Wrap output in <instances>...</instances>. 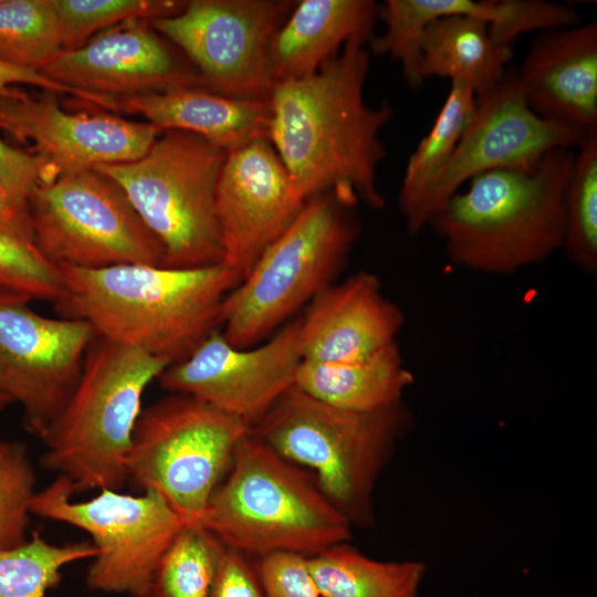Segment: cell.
<instances>
[{"mask_svg": "<svg viewBox=\"0 0 597 597\" xmlns=\"http://www.w3.org/2000/svg\"><path fill=\"white\" fill-rule=\"evenodd\" d=\"M369 65L367 43L352 40L315 73L271 90L268 138L304 201L332 191L355 205L385 206L377 186L387 156L380 130L394 108L365 102Z\"/></svg>", "mask_w": 597, "mask_h": 597, "instance_id": "6da1fadb", "label": "cell"}, {"mask_svg": "<svg viewBox=\"0 0 597 597\" xmlns=\"http://www.w3.org/2000/svg\"><path fill=\"white\" fill-rule=\"evenodd\" d=\"M35 472L27 447L0 438V549L27 542Z\"/></svg>", "mask_w": 597, "mask_h": 597, "instance_id": "836d02e7", "label": "cell"}, {"mask_svg": "<svg viewBox=\"0 0 597 597\" xmlns=\"http://www.w3.org/2000/svg\"><path fill=\"white\" fill-rule=\"evenodd\" d=\"M377 12L371 0L295 1L271 43L273 85L315 73L352 40L368 43Z\"/></svg>", "mask_w": 597, "mask_h": 597, "instance_id": "7402d4cb", "label": "cell"}, {"mask_svg": "<svg viewBox=\"0 0 597 597\" xmlns=\"http://www.w3.org/2000/svg\"><path fill=\"white\" fill-rule=\"evenodd\" d=\"M255 565L266 597H323L305 556L274 553L255 559Z\"/></svg>", "mask_w": 597, "mask_h": 597, "instance_id": "e575fe53", "label": "cell"}, {"mask_svg": "<svg viewBox=\"0 0 597 597\" xmlns=\"http://www.w3.org/2000/svg\"><path fill=\"white\" fill-rule=\"evenodd\" d=\"M565 232L562 249L587 274L597 271V129L574 155L564 192Z\"/></svg>", "mask_w": 597, "mask_h": 597, "instance_id": "f1b7e54d", "label": "cell"}, {"mask_svg": "<svg viewBox=\"0 0 597 597\" xmlns=\"http://www.w3.org/2000/svg\"><path fill=\"white\" fill-rule=\"evenodd\" d=\"M59 268L63 291L55 304L61 317L84 321L96 336L169 364L188 357L220 329L222 303L241 282L224 263Z\"/></svg>", "mask_w": 597, "mask_h": 597, "instance_id": "7a4b0ae2", "label": "cell"}, {"mask_svg": "<svg viewBox=\"0 0 597 597\" xmlns=\"http://www.w3.org/2000/svg\"><path fill=\"white\" fill-rule=\"evenodd\" d=\"M114 107L161 130L199 135L227 153L268 138L271 116L269 100L234 98L198 87L114 98Z\"/></svg>", "mask_w": 597, "mask_h": 597, "instance_id": "44dd1931", "label": "cell"}, {"mask_svg": "<svg viewBox=\"0 0 597 597\" xmlns=\"http://www.w3.org/2000/svg\"><path fill=\"white\" fill-rule=\"evenodd\" d=\"M0 291L30 300L57 301L63 291L59 266L50 262L34 241L0 224Z\"/></svg>", "mask_w": 597, "mask_h": 597, "instance_id": "d6a6232c", "label": "cell"}, {"mask_svg": "<svg viewBox=\"0 0 597 597\" xmlns=\"http://www.w3.org/2000/svg\"><path fill=\"white\" fill-rule=\"evenodd\" d=\"M588 133L535 114L525 101L517 70L506 69L494 87L475 96L471 122L425 200L422 229L472 177L494 169L532 171L547 153L578 148Z\"/></svg>", "mask_w": 597, "mask_h": 597, "instance_id": "9a60e30c", "label": "cell"}, {"mask_svg": "<svg viewBox=\"0 0 597 597\" xmlns=\"http://www.w3.org/2000/svg\"><path fill=\"white\" fill-rule=\"evenodd\" d=\"M304 203L269 138L228 153L216 190L222 263L242 281Z\"/></svg>", "mask_w": 597, "mask_h": 597, "instance_id": "ac0fdd59", "label": "cell"}, {"mask_svg": "<svg viewBox=\"0 0 597 597\" xmlns=\"http://www.w3.org/2000/svg\"><path fill=\"white\" fill-rule=\"evenodd\" d=\"M517 76L525 101L541 117L586 132L597 129V23L542 31Z\"/></svg>", "mask_w": 597, "mask_h": 597, "instance_id": "ffe728a7", "label": "cell"}, {"mask_svg": "<svg viewBox=\"0 0 597 597\" xmlns=\"http://www.w3.org/2000/svg\"><path fill=\"white\" fill-rule=\"evenodd\" d=\"M15 84L36 86L42 91L55 94H70L81 102L105 109L111 104V100L106 96L81 93L48 78L39 71L19 67L0 61V97L11 95L15 90Z\"/></svg>", "mask_w": 597, "mask_h": 597, "instance_id": "74e56055", "label": "cell"}, {"mask_svg": "<svg viewBox=\"0 0 597 597\" xmlns=\"http://www.w3.org/2000/svg\"><path fill=\"white\" fill-rule=\"evenodd\" d=\"M0 177L21 202L29 205L34 188L56 174L42 156L12 147L0 138Z\"/></svg>", "mask_w": 597, "mask_h": 597, "instance_id": "d590c367", "label": "cell"}, {"mask_svg": "<svg viewBox=\"0 0 597 597\" xmlns=\"http://www.w3.org/2000/svg\"><path fill=\"white\" fill-rule=\"evenodd\" d=\"M240 419L201 400L170 394L142 410L126 462L127 482L155 491L185 523L199 522L239 442Z\"/></svg>", "mask_w": 597, "mask_h": 597, "instance_id": "9c48e42d", "label": "cell"}, {"mask_svg": "<svg viewBox=\"0 0 597 597\" xmlns=\"http://www.w3.org/2000/svg\"><path fill=\"white\" fill-rule=\"evenodd\" d=\"M412 423L404 401L353 411L320 401L293 386L251 431L311 472L353 527L368 528L375 522L377 482Z\"/></svg>", "mask_w": 597, "mask_h": 597, "instance_id": "5b68a950", "label": "cell"}, {"mask_svg": "<svg viewBox=\"0 0 597 597\" xmlns=\"http://www.w3.org/2000/svg\"><path fill=\"white\" fill-rule=\"evenodd\" d=\"M303 360L301 316L249 348L229 344L220 329L159 376L169 394H182L231 415L251 430L295 385Z\"/></svg>", "mask_w": 597, "mask_h": 597, "instance_id": "5bb4252c", "label": "cell"}, {"mask_svg": "<svg viewBox=\"0 0 597 597\" xmlns=\"http://www.w3.org/2000/svg\"><path fill=\"white\" fill-rule=\"evenodd\" d=\"M355 206L332 191L305 201L226 296L220 331L229 344L249 348L264 342L335 283L359 235Z\"/></svg>", "mask_w": 597, "mask_h": 597, "instance_id": "52a82bcc", "label": "cell"}, {"mask_svg": "<svg viewBox=\"0 0 597 597\" xmlns=\"http://www.w3.org/2000/svg\"><path fill=\"white\" fill-rule=\"evenodd\" d=\"M570 149L547 153L532 171L494 169L472 177L430 218L450 260L493 275L513 274L562 249Z\"/></svg>", "mask_w": 597, "mask_h": 597, "instance_id": "3957f363", "label": "cell"}, {"mask_svg": "<svg viewBox=\"0 0 597 597\" xmlns=\"http://www.w3.org/2000/svg\"><path fill=\"white\" fill-rule=\"evenodd\" d=\"M474 109L473 90L463 82L451 81L432 127L407 161L398 202L409 235L422 230L420 213L425 200L454 154Z\"/></svg>", "mask_w": 597, "mask_h": 597, "instance_id": "4316f807", "label": "cell"}, {"mask_svg": "<svg viewBox=\"0 0 597 597\" xmlns=\"http://www.w3.org/2000/svg\"><path fill=\"white\" fill-rule=\"evenodd\" d=\"M323 597H420L427 565L420 559L380 561L349 542L307 557Z\"/></svg>", "mask_w": 597, "mask_h": 597, "instance_id": "484cf974", "label": "cell"}, {"mask_svg": "<svg viewBox=\"0 0 597 597\" xmlns=\"http://www.w3.org/2000/svg\"><path fill=\"white\" fill-rule=\"evenodd\" d=\"M63 475L35 492L31 513L86 532L97 555L87 570L90 588L142 597L161 555L185 523L155 491L139 495L102 489L85 501Z\"/></svg>", "mask_w": 597, "mask_h": 597, "instance_id": "8fae6325", "label": "cell"}, {"mask_svg": "<svg viewBox=\"0 0 597 597\" xmlns=\"http://www.w3.org/2000/svg\"><path fill=\"white\" fill-rule=\"evenodd\" d=\"M212 597H266L255 561L226 547Z\"/></svg>", "mask_w": 597, "mask_h": 597, "instance_id": "8d00e7d4", "label": "cell"}, {"mask_svg": "<svg viewBox=\"0 0 597 597\" xmlns=\"http://www.w3.org/2000/svg\"><path fill=\"white\" fill-rule=\"evenodd\" d=\"M96 555L90 542L56 545L33 532L23 544L0 549V597H45L60 584L63 567Z\"/></svg>", "mask_w": 597, "mask_h": 597, "instance_id": "4dcf8cb0", "label": "cell"}, {"mask_svg": "<svg viewBox=\"0 0 597 597\" xmlns=\"http://www.w3.org/2000/svg\"><path fill=\"white\" fill-rule=\"evenodd\" d=\"M62 32L64 50L74 49L97 34L133 20L154 21L178 14L181 0H51Z\"/></svg>", "mask_w": 597, "mask_h": 597, "instance_id": "1f68e13d", "label": "cell"}, {"mask_svg": "<svg viewBox=\"0 0 597 597\" xmlns=\"http://www.w3.org/2000/svg\"><path fill=\"white\" fill-rule=\"evenodd\" d=\"M31 300L0 291V388L43 438L71 397L95 333L84 321L48 317Z\"/></svg>", "mask_w": 597, "mask_h": 597, "instance_id": "4fadbf2b", "label": "cell"}, {"mask_svg": "<svg viewBox=\"0 0 597 597\" xmlns=\"http://www.w3.org/2000/svg\"><path fill=\"white\" fill-rule=\"evenodd\" d=\"M29 212L35 245L56 266L163 265L159 240L122 188L96 169L40 182Z\"/></svg>", "mask_w": 597, "mask_h": 597, "instance_id": "30bf717a", "label": "cell"}, {"mask_svg": "<svg viewBox=\"0 0 597 597\" xmlns=\"http://www.w3.org/2000/svg\"><path fill=\"white\" fill-rule=\"evenodd\" d=\"M224 475L199 523L226 547L254 559L274 553L311 557L350 541L353 525L312 473L252 431L237 446Z\"/></svg>", "mask_w": 597, "mask_h": 597, "instance_id": "277c9868", "label": "cell"}, {"mask_svg": "<svg viewBox=\"0 0 597 597\" xmlns=\"http://www.w3.org/2000/svg\"><path fill=\"white\" fill-rule=\"evenodd\" d=\"M63 50L51 0H0V61L40 72Z\"/></svg>", "mask_w": 597, "mask_h": 597, "instance_id": "f546056e", "label": "cell"}, {"mask_svg": "<svg viewBox=\"0 0 597 597\" xmlns=\"http://www.w3.org/2000/svg\"><path fill=\"white\" fill-rule=\"evenodd\" d=\"M43 92L29 95L15 87L0 97V129L19 142L30 140L56 176L135 160L161 133L149 122L67 112L55 93Z\"/></svg>", "mask_w": 597, "mask_h": 597, "instance_id": "e0dca14e", "label": "cell"}, {"mask_svg": "<svg viewBox=\"0 0 597 597\" xmlns=\"http://www.w3.org/2000/svg\"><path fill=\"white\" fill-rule=\"evenodd\" d=\"M11 402L9 396L0 388V412Z\"/></svg>", "mask_w": 597, "mask_h": 597, "instance_id": "ab89813d", "label": "cell"}, {"mask_svg": "<svg viewBox=\"0 0 597 597\" xmlns=\"http://www.w3.org/2000/svg\"><path fill=\"white\" fill-rule=\"evenodd\" d=\"M228 153L193 133L161 130L139 158L101 165L159 240L165 268L223 262L216 190Z\"/></svg>", "mask_w": 597, "mask_h": 597, "instance_id": "ba28073f", "label": "cell"}, {"mask_svg": "<svg viewBox=\"0 0 597 597\" xmlns=\"http://www.w3.org/2000/svg\"><path fill=\"white\" fill-rule=\"evenodd\" d=\"M0 224L33 240L29 205L21 202L0 177Z\"/></svg>", "mask_w": 597, "mask_h": 597, "instance_id": "f35d334b", "label": "cell"}, {"mask_svg": "<svg viewBox=\"0 0 597 597\" xmlns=\"http://www.w3.org/2000/svg\"><path fill=\"white\" fill-rule=\"evenodd\" d=\"M294 4L292 0H190L178 14L149 23L191 63L205 90L269 100L271 43Z\"/></svg>", "mask_w": 597, "mask_h": 597, "instance_id": "7c38bea8", "label": "cell"}, {"mask_svg": "<svg viewBox=\"0 0 597 597\" xmlns=\"http://www.w3.org/2000/svg\"><path fill=\"white\" fill-rule=\"evenodd\" d=\"M224 552L226 546L199 522L185 524L142 597H212Z\"/></svg>", "mask_w": 597, "mask_h": 597, "instance_id": "83f0119b", "label": "cell"}, {"mask_svg": "<svg viewBox=\"0 0 597 597\" xmlns=\"http://www.w3.org/2000/svg\"><path fill=\"white\" fill-rule=\"evenodd\" d=\"M413 376L406 367L397 342L355 362L303 359L295 387L331 406L371 411L402 401Z\"/></svg>", "mask_w": 597, "mask_h": 597, "instance_id": "603a6c76", "label": "cell"}, {"mask_svg": "<svg viewBox=\"0 0 597 597\" xmlns=\"http://www.w3.org/2000/svg\"><path fill=\"white\" fill-rule=\"evenodd\" d=\"M513 56L512 46L495 43L488 23L471 15L438 18L423 29L420 39V75L460 81L475 96L494 87Z\"/></svg>", "mask_w": 597, "mask_h": 597, "instance_id": "d4e9b609", "label": "cell"}, {"mask_svg": "<svg viewBox=\"0 0 597 597\" xmlns=\"http://www.w3.org/2000/svg\"><path fill=\"white\" fill-rule=\"evenodd\" d=\"M390 14L398 31L411 41H419L426 25L438 18L471 15L488 23L495 43L507 46L528 31L579 24L572 6L542 0H392Z\"/></svg>", "mask_w": 597, "mask_h": 597, "instance_id": "cb8c5ba5", "label": "cell"}, {"mask_svg": "<svg viewBox=\"0 0 597 597\" xmlns=\"http://www.w3.org/2000/svg\"><path fill=\"white\" fill-rule=\"evenodd\" d=\"M172 46L149 21L133 20L63 50L40 72L74 91L112 98L203 88L196 69Z\"/></svg>", "mask_w": 597, "mask_h": 597, "instance_id": "2e32d148", "label": "cell"}, {"mask_svg": "<svg viewBox=\"0 0 597 597\" xmlns=\"http://www.w3.org/2000/svg\"><path fill=\"white\" fill-rule=\"evenodd\" d=\"M169 365L95 335L71 397L42 438V467L70 479L75 492L121 490L144 391Z\"/></svg>", "mask_w": 597, "mask_h": 597, "instance_id": "8992f818", "label": "cell"}, {"mask_svg": "<svg viewBox=\"0 0 597 597\" xmlns=\"http://www.w3.org/2000/svg\"><path fill=\"white\" fill-rule=\"evenodd\" d=\"M301 324L303 359L355 362L397 342L405 315L377 275L358 271L320 293Z\"/></svg>", "mask_w": 597, "mask_h": 597, "instance_id": "d6986e66", "label": "cell"}]
</instances>
